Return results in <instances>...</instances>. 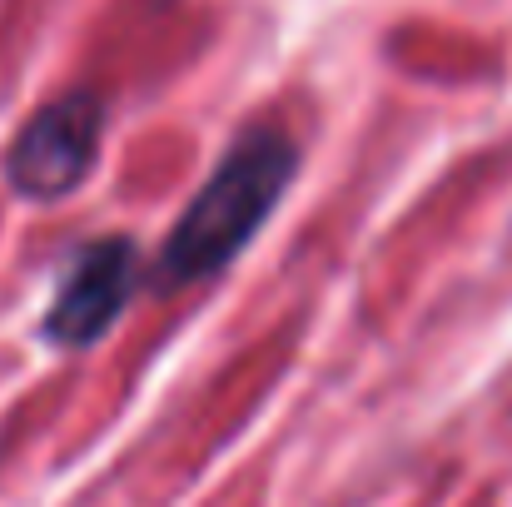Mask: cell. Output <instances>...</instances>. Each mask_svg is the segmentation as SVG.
Instances as JSON below:
<instances>
[{
    "instance_id": "cell-1",
    "label": "cell",
    "mask_w": 512,
    "mask_h": 507,
    "mask_svg": "<svg viewBox=\"0 0 512 507\" xmlns=\"http://www.w3.org/2000/svg\"><path fill=\"white\" fill-rule=\"evenodd\" d=\"M294 174H299V145L284 130H274V125L244 130L224 150V160L209 169L204 189L189 199V209L170 229V239L155 259V284L189 289V284L219 274L264 229V219L289 194Z\"/></svg>"
},
{
    "instance_id": "cell-2",
    "label": "cell",
    "mask_w": 512,
    "mask_h": 507,
    "mask_svg": "<svg viewBox=\"0 0 512 507\" xmlns=\"http://www.w3.org/2000/svg\"><path fill=\"white\" fill-rule=\"evenodd\" d=\"M100 130H105V110L95 95L85 90L55 95L10 140V155H5L10 189L25 199H65L95 169Z\"/></svg>"
},
{
    "instance_id": "cell-3",
    "label": "cell",
    "mask_w": 512,
    "mask_h": 507,
    "mask_svg": "<svg viewBox=\"0 0 512 507\" xmlns=\"http://www.w3.org/2000/svg\"><path fill=\"white\" fill-rule=\"evenodd\" d=\"M135 244L125 234H105L95 244L80 249V259L70 264V274L60 279L50 314H45V338L55 348H90L115 329V319L130 304L135 289Z\"/></svg>"
}]
</instances>
